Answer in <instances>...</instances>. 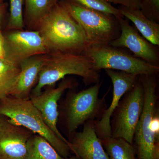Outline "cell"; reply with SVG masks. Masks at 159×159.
<instances>
[{
	"label": "cell",
	"mask_w": 159,
	"mask_h": 159,
	"mask_svg": "<svg viewBox=\"0 0 159 159\" xmlns=\"http://www.w3.org/2000/svg\"><path fill=\"white\" fill-rule=\"evenodd\" d=\"M5 57H6V51L5 38L1 29V23H0V58Z\"/></svg>",
	"instance_id": "d4e9b609"
},
{
	"label": "cell",
	"mask_w": 159,
	"mask_h": 159,
	"mask_svg": "<svg viewBox=\"0 0 159 159\" xmlns=\"http://www.w3.org/2000/svg\"><path fill=\"white\" fill-rule=\"evenodd\" d=\"M144 93L143 111L134 139L138 159H159V119L156 113L157 83L153 75H141Z\"/></svg>",
	"instance_id": "277c9868"
},
{
	"label": "cell",
	"mask_w": 159,
	"mask_h": 159,
	"mask_svg": "<svg viewBox=\"0 0 159 159\" xmlns=\"http://www.w3.org/2000/svg\"><path fill=\"white\" fill-rule=\"evenodd\" d=\"M9 5L5 2L0 5V23H2L3 18L6 15Z\"/></svg>",
	"instance_id": "484cf974"
},
{
	"label": "cell",
	"mask_w": 159,
	"mask_h": 159,
	"mask_svg": "<svg viewBox=\"0 0 159 159\" xmlns=\"http://www.w3.org/2000/svg\"><path fill=\"white\" fill-rule=\"evenodd\" d=\"M113 86L112 100L108 108L104 110L99 120L94 121L97 136L101 140L111 137V118L122 97L136 83L138 76L122 71L105 70Z\"/></svg>",
	"instance_id": "30bf717a"
},
{
	"label": "cell",
	"mask_w": 159,
	"mask_h": 159,
	"mask_svg": "<svg viewBox=\"0 0 159 159\" xmlns=\"http://www.w3.org/2000/svg\"><path fill=\"white\" fill-rule=\"evenodd\" d=\"M123 17L130 20L145 39L153 45L159 46V24L145 17L139 9L121 6L119 9Z\"/></svg>",
	"instance_id": "2e32d148"
},
{
	"label": "cell",
	"mask_w": 159,
	"mask_h": 159,
	"mask_svg": "<svg viewBox=\"0 0 159 159\" xmlns=\"http://www.w3.org/2000/svg\"><path fill=\"white\" fill-rule=\"evenodd\" d=\"M81 77L86 85L99 83L100 75L89 58L84 54L50 53L48 54L36 85L31 96H36L47 87L55 85L67 75Z\"/></svg>",
	"instance_id": "7a4b0ae2"
},
{
	"label": "cell",
	"mask_w": 159,
	"mask_h": 159,
	"mask_svg": "<svg viewBox=\"0 0 159 159\" xmlns=\"http://www.w3.org/2000/svg\"><path fill=\"white\" fill-rule=\"evenodd\" d=\"M35 30L39 32L50 53L81 54L89 47L82 27L60 2L40 21Z\"/></svg>",
	"instance_id": "6da1fadb"
},
{
	"label": "cell",
	"mask_w": 159,
	"mask_h": 159,
	"mask_svg": "<svg viewBox=\"0 0 159 159\" xmlns=\"http://www.w3.org/2000/svg\"><path fill=\"white\" fill-rule=\"evenodd\" d=\"M60 0H25V25L35 30L39 23Z\"/></svg>",
	"instance_id": "ac0fdd59"
},
{
	"label": "cell",
	"mask_w": 159,
	"mask_h": 159,
	"mask_svg": "<svg viewBox=\"0 0 159 159\" xmlns=\"http://www.w3.org/2000/svg\"><path fill=\"white\" fill-rule=\"evenodd\" d=\"M5 1H6V0H0V5L5 3Z\"/></svg>",
	"instance_id": "83f0119b"
},
{
	"label": "cell",
	"mask_w": 159,
	"mask_h": 159,
	"mask_svg": "<svg viewBox=\"0 0 159 159\" xmlns=\"http://www.w3.org/2000/svg\"><path fill=\"white\" fill-rule=\"evenodd\" d=\"M25 0H9V17L7 31L23 30L25 27L23 6Z\"/></svg>",
	"instance_id": "44dd1931"
},
{
	"label": "cell",
	"mask_w": 159,
	"mask_h": 159,
	"mask_svg": "<svg viewBox=\"0 0 159 159\" xmlns=\"http://www.w3.org/2000/svg\"><path fill=\"white\" fill-rule=\"evenodd\" d=\"M66 159H78L77 158V157L76 156H70V157H69L68 158H67Z\"/></svg>",
	"instance_id": "4316f807"
},
{
	"label": "cell",
	"mask_w": 159,
	"mask_h": 159,
	"mask_svg": "<svg viewBox=\"0 0 159 159\" xmlns=\"http://www.w3.org/2000/svg\"><path fill=\"white\" fill-rule=\"evenodd\" d=\"M75 85L70 78H64L57 87H47L44 91L36 96H30V100L41 114L49 128L57 136L69 144V141L60 132L57 128L59 112L58 102L65 92Z\"/></svg>",
	"instance_id": "8fae6325"
},
{
	"label": "cell",
	"mask_w": 159,
	"mask_h": 159,
	"mask_svg": "<svg viewBox=\"0 0 159 159\" xmlns=\"http://www.w3.org/2000/svg\"><path fill=\"white\" fill-rule=\"evenodd\" d=\"M48 54L32 56L20 63L19 76L14 91L10 96L18 99H29L32 90L37 84Z\"/></svg>",
	"instance_id": "9a60e30c"
},
{
	"label": "cell",
	"mask_w": 159,
	"mask_h": 159,
	"mask_svg": "<svg viewBox=\"0 0 159 159\" xmlns=\"http://www.w3.org/2000/svg\"><path fill=\"white\" fill-rule=\"evenodd\" d=\"M144 103V89L140 80L125 94L114 112H116V117L111 137L122 139L132 144Z\"/></svg>",
	"instance_id": "ba28073f"
},
{
	"label": "cell",
	"mask_w": 159,
	"mask_h": 159,
	"mask_svg": "<svg viewBox=\"0 0 159 159\" xmlns=\"http://www.w3.org/2000/svg\"><path fill=\"white\" fill-rule=\"evenodd\" d=\"M101 141L110 159H136L135 148L124 139L111 137Z\"/></svg>",
	"instance_id": "ffe728a7"
},
{
	"label": "cell",
	"mask_w": 159,
	"mask_h": 159,
	"mask_svg": "<svg viewBox=\"0 0 159 159\" xmlns=\"http://www.w3.org/2000/svg\"><path fill=\"white\" fill-rule=\"evenodd\" d=\"M82 54L87 56L96 70L104 69L122 71L137 75H153L159 71L158 66L147 62L129 54L120 48L109 45L90 46Z\"/></svg>",
	"instance_id": "8992f818"
},
{
	"label": "cell",
	"mask_w": 159,
	"mask_h": 159,
	"mask_svg": "<svg viewBox=\"0 0 159 159\" xmlns=\"http://www.w3.org/2000/svg\"><path fill=\"white\" fill-rule=\"evenodd\" d=\"M82 6L113 16L116 18H123L119 9L112 6L105 0H70Z\"/></svg>",
	"instance_id": "7402d4cb"
},
{
	"label": "cell",
	"mask_w": 159,
	"mask_h": 159,
	"mask_svg": "<svg viewBox=\"0 0 159 159\" xmlns=\"http://www.w3.org/2000/svg\"><path fill=\"white\" fill-rule=\"evenodd\" d=\"M71 16L82 27L89 47L108 45L120 33L117 18L87 8L70 0H60Z\"/></svg>",
	"instance_id": "5b68a950"
},
{
	"label": "cell",
	"mask_w": 159,
	"mask_h": 159,
	"mask_svg": "<svg viewBox=\"0 0 159 159\" xmlns=\"http://www.w3.org/2000/svg\"><path fill=\"white\" fill-rule=\"evenodd\" d=\"M117 19L120 26V34L111 42L109 45L127 48L133 53L135 57L157 65L159 54L153 45L140 35L123 18Z\"/></svg>",
	"instance_id": "4fadbf2b"
},
{
	"label": "cell",
	"mask_w": 159,
	"mask_h": 159,
	"mask_svg": "<svg viewBox=\"0 0 159 159\" xmlns=\"http://www.w3.org/2000/svg\"><path fill=\"white\" fill-rule=\"evenodd\" d=\"M33 134L0 116V159H25L28 141Z\"/></svg>",
	"instance_id": "7c38bea8"
},
{
	"label": "cell",
	"mask_w": 159,
	"mask_h": 159,
	"mask_svg": "<svg viewBox=\"0 0 159 159\" xmlns=\"http://www.w3.org/2000/svg\"><path fill=\"white\" fill-rule=\"evenodd\" d=\"M101 85L98 83L86 89L68 94L63 112L69 134H73L87 121L94 120L102 111L105 96L99 98Z\"/></svg>",
	"instance_id": "52a82bcc"
},
{
	"label": "cell",
	"mask_w": 159,
	"mask_h": 159,
	"mask_svg": "<svg viewBox=\"0 0 159 159\" xmlns=\"http://www.w3.org/2000/svg\"><path fill=\"white\" fill-rule=\"evenodd\" d=\"M25 159H66L46 139L33 134L28 142Z\"/></svg>",
	"instance_id": "d6986e66"
},
{
	"label": "cell",
	"mask_w": 159,
	"mask_h": 159,
	"mask_svg": "<svg viewBox=\"0 0 159 159\" xmlns=\"http://www.w3.org/2000/svg\"><path fill=\"white\" fill-rule=\"evenodd\" d=\"M0 116L6 117L13 124L44 138L65 158L70 156L68 144L49 128L41 114L30 99H18L9 96L1 99Z\"/></svg>",
	"instance_id": "3957f363"
},
{
	"label": "cell",
	"mask_w": 159,
	"mask_h": 159,
	"mask_svg": "<svg viewBox=\"0 0 159 159\" xmlns=\"http://www.w3.org/2000/svg\"><path fill=\"white\" fill-rule=\"evenodd\" d=\"M140 10L148 19L158 22L159 0H141Z\"/></svg>",
	"instance_id": "603a6c76"
},
{
	"label": "cell",
	"mask_w": 159,
	"mask_h": 159,
	"mask_svg": "<svg viewBox=\"0 0 159 159\" xmlns=\"http://www.w3.org/2000/svg\"><path fill=\"white\" fill-rule=\"evenodd\" d=\"M94 120H89L84 124L83 130L72 134L69 141L71 151L78 159H110L97 136L94 124Z\"/></svg>",
	"instance_id": "5bb4252c"
},
{
	"label": "cell",
	"mask_w": 159,
	"mask_h": 159,
	"mask_svg": "<svg viewBox=\"0 0 159 159\" xmlns=\"http://www.w3.org/2000/svg\"><path fill=\"white\" fill-rule=\"evenodd\" d=\"M6 57L20 64L29 57L50 53L37 30H13L4 34Z\"/></svg>",
	"instance_id": "9c48e42d"
},
{
	"label": "cell",
	"mask_w": 159,
	"mask_h": 159,
	"mask_svg": "<svg viewBox=\"0 0 159 159\" xmlns=\"http://www.w3.org/2000/svg\"><path fill=\"white\" fill-rule=\"evenodd\" d=\"M108 3L121 5L130 9H140L141 0H105Z\"/></svg>",
	"instance_id": "cb8c5ba5"
},
{
	"label": "cell",
	"mask_w": 159,
	"mask_h": 159,
	"mask_svg": "<svg viewBox=\"0 0 159 159\" xmlns=\"http://www.w3.org/2000/svg\"><path fill=\"white\" fill-rule=\"evenodd\" d=\"M20 71L18 64L6 57L0 58V100L13 93Z\"/></svg>",
	"instance_id": "e0dca14e"
}]
</instances>
